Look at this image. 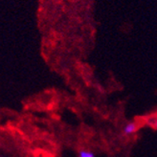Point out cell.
I'll list each match as a JSON object with an SVG mask.
<instances>
[{
    "label": "cell",
    "mask_w": 157,
    "mask_h": 157,
    "mask_svg": "<svg viewBox=\"0 0 157 157\" xmlns=\"http://www.w3.org/2000/svg\"><path fill=\"white\" fill-rule=\"evenodd\" d=\"M137 124L135 123H129L124 128V132L125 134H131V133L135 132L137 130Z\"/></svg>",
    "instance_id": "cell-1"
},
{
    "label": "cell",
    "mask_w": 157,
    "mask_h": 157,
    "mask_svg": "<svg viewBox=\"0 0 157 157\" xmlns=\"http://www.w3.org/2000/svg\"><path fill=\"white\" fill-rule=\"evenodd\" d=\"M78 156H80V157H95V155H94L92 152L86 151H80V154H78Z\"/></svg>",
    "instance_id": "cell-2"
},
{
    "label": "cell",
    "mask_w": 157,
    "mask_h": 157,
    "mask_svg": "<svg viewBox=\"0 0 157 157\" xmlns=\"http://www.w3.org/2000/svg\"><path fill=\"white\" fill-rule=\"evenodd\" d=\"M152 125L155 128H157V118H156V120L154 121V123L152 124Z\"/></svg>",
    "instance_id": "cell-3"
}]
</instances>
